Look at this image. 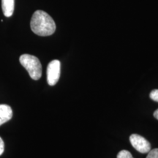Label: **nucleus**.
<instances>
[{"label":"nucleus","mask_w":158,"mask_h":158,"mask_svg":"<svg viewBox=\"0 0 158 158\" xmlns=\"http://www.w3.org/2000/svg\"><path fill=\"white\" fill-rule=\"evenodd\" d=\"M154 116H155V118H157L158 120V109H157L155 112H154Z\"/></svg>","instance_id":"9b49d317"},{"label":"nucleus","mask_w":158,"mask_h":158,"mask_svg":"<svg viewBox=\"0 0 158 158\" xmlns=\"http://www.w3.org/2000/svg\"><path fill=\"white\" fill-rule=\"evenodd\" d=\"M150 98L155 102H158V89H154L150 93Z\"/></svg>","instance_id":"1a4fd4ad"},{"label":"nucleus","mask_w":158,"mask_h":158,"mask_svg":"<svg viewBox=\"0 0 158 158\" xmlns=\"http://www.w3.org/2000/svg\"><path fill=\"white\" fill-rule=\"evenodd\" d=\"M130 141L133 148L138 152L142 154L148 153L151 150V144L143 136L138 134H132L130 136Z\"/></svg>","instance_id":"20e7f679"},{"label":"nucleus","mask_w":158,"mask_h":158,"mask_svg":"<svg viewBox=\"0 0 158 158\" xmlns=\"http://www.w3.org/2000/svg\"><path fill=\"white\" fill-rule=\"evenodd\" d=\"M13 117V110L9 106L0 105V126L10 120Z\"/></svg>","instance_id":"39448f33"},{"label":"nucleus","mask_w":158,"mask_h":158,"mask_svg":"<svg viewBox=\"0 0 158 158\" xmlns=\"http://www.w3.org/2000/svg\"><path fill=\"white\" fill-rule=\"evenodd\" d=\"M147 158H158V149H151L148 152Z\"/></svg>","instance_id":"6e6552de"},{"label":"nucleus","mask_w":158,"mask_h":158,"mask_svg":"<svg viewBox=\"0 0 158 158\" xmlns=\"http://www.w3.org/2000/svg\"><path fill=\"white\" fill-rule=\"evenodd\" d=\"M4 150H5V144H4L3 140L0 138V155H2Z\"/></svg>","instance_id":"9d476101"},{"label":"nucleus","mask_w":158,"mask_h":158,"mask_svg":"<svg viewBox=\"0 0 158 158\" xmlns=\"http://www.w3.org/2000/svg\"><path fill=\"white\" fill-rule=\"evenodd\" d=\"M61 63L59 60L51 61L47 68V81L50 86H54L60 77Z\"/></svg>","instance_id":"7ed1b4c3"},{"label":"nucleus","mask_w":158,"mask_h":158,"mask_svg":"<svg viewBox=\"0 0 158 158\" xmlns=\"http://www.w3.org/2000/svg\"><path fill=\"white\" fill-rule=\"evenodd\" d=\"M117 158H133L131 153L127 150H122L118 153Z\"/></svg>","instance_id":"0eeeda50"},{"label":"nucleus","mask_w":158,"mask_h":158,"mask_svg":"<svg viewBox=\"0 0 158 158\" xmlns=\"http://www.w3.org/2000/svg\"><path fill=\"white\" fill-rule=\"evenodd\" d=\"M19 61L33 80L37 81L41 78L42 65L37 57L30 54H23L20 56Z\"/></svg>","instance_id":"f03ea898"},{"label":"nucleus","mask_w":158,"mask_h":158,"mask_svg":"<svg viewBox=\"0 0 158 158\" xmlns=\"http://www.w3.org/2000/svg\"><path fill=\"white\" fill-rule=\"evenodd\" d=\"M15 7V0H2V8L5 16L9 18L13 15Z\"/></svg>","instance_id":"423d86ee"},{"label":"nucleus","mask_w":158,"mask_h":158,"mask_svg":"<svg viewBox=\"0 0 158 158\" xmlns=\"http://www.w3.org/2000/svg\"><path fill=\"white\" fill-rule=\"evenodd\" d=\"M31 29L35 34L45 37L53 35L56 31V23L48 13L43 10L35 11L31 17Z\"/></svg>","instance_id":"f257e3e1"}]
</instances>
